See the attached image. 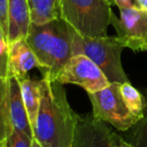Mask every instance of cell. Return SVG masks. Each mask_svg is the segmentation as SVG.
I'll return each instance as SVG.
<instances>
[{
	"label": "cell",
	"mask_w": 147,
	"mask_h": 147,
	"mask_svg": "<svg viewBox=\"0 0 147 147\" xmlns=\"http://www.w3.org/2000/svg\"><path fill=\"white\" fill-rule=\"evenodd\" d=\"M33 137L25 132L11 130L4 141L5 147H32Z\"/></svg>",
	"instance_id": "cell-17"
},
{
	"label": "cell",
	"mask_w": 147,
	"mask_h": 147,
	"mask_svg": "<svg viewBox=\"0 0 147 147\" xmlns=\"http://www.w3.org/2000/svg\"><path fill=\"white\" fill-rule=\"evenodd\" d=\"M114 4L119 9L130 8V7H133V6H136L134 0H114Z\"/></svg>",
	"instance_id": "cell-21"
},
{
	"label": "cell",
	"mask_w": 147,
	"mask_h": 147,
	"mask_svg": "<svg viewBox=\"0 0 147 147\" xmlns=\"http://www.w3.org/2000/svg\"><path fill=\"white\" fill-rule=\"evenodd\" d=\"M56 80L63 85H78L87 93L96 92L110 84L99 66L83 54L72 55L59 72Z\"/></svg>",
	"instance_id": "cell-6"
},
{
	"label": "cell",
	"mask_w": 147,
	"mask_h": 147,
	"mask_svg": "<svg viewBox=\"0 0 147 147\" xmlns=\"http://www.w3.org/2000/svg\"><path fill=\"white\" fill-rule=\"evenodd\" d=\"M75 32L63 18L44 24L31 23L26 41L40 62L42 76L56 80L63 66L73 55Z\"/></svg>",
	"instance_id": "cell-2"
},
{
	"label": "cell",
	"mask_w": 147,
	"mask_h": 147,
	"mask_svg": "<svg viewBox=\"0 0 147 147\" xmlns=\"http://www.w3.org/2000/svg\"><path fill=\"white\" fill-rule=\"evenodd\" d=\"M136 6L147 11V0H134Z\"/></svg>",
	"instance_id": "cell-22"
},
{
	"label": "cell",
	"mask_w": 147,
	"mask_h": 147,
	"mask_svg": "<svg viewBox=\"0 0 147 147\" xmlns=\"http://www.w3.org/2000/svg\"><path fill=\"white\" fill-rule=\"evenodd\" d=\"M8 112L10 129L25 132L33 137V129L22 98L19 80L16 77H8Z\"/></svg>",
	"instance_id": "cell-10"
},
{
	"label": "cell",
	"mask_w": 147,
	"mask_h": 147,
	"mask_svg": "<svg viewBox=\"0 0 147 147\" xmlns=\"http://www.w3.org/2000/svg\"><path fill=\"white\" fill-rule=\"evenodd\" d=\"M121 94L126 106L137 119H141L144 111V96L129 82L121 83Z\"/></svg>",
	"instance_id": "cell-14"
},
{
	"label": "cell",
	"mask_w": 147,
	"mask_h": 147,
	"mask_svg": "<svg viewBox=\"0 0 147 147\" xmlns=\"http://www.w3.org/2000/svg\"><path fill=\"white\" fill-rule=\"evenodd\" d=\"M31 23L28 0H8V43L26 39Z\"/></svg>",
	"instance_id": "cell-11"
},
{
	"label": "cell",
	"mask_w": 147,
	"mask_h": 147,
	"mask_svg": "<svg viewBox=\"0 0 147 147\" xmlns=\"http://www.w3.org/2000/svg\"><path fill=\"white\" fill-rule=\"evenodd\" d=\"M8 51L9 43L0 24V78H8Z\"/></svg>",
	"instance_id": "cell-18"
},
{
	"label": "cell",
	"mask_w": 147,
	"mask_h": 147,
	"mask_svg": "<svg viewBox=\"0 0 147 147\" xmlns=\"http://www.w3.org/2000/svg\"><path fill=\"white\" fill-rule=\"evenodd\" d=\"M113 131L92 114L80 116L72 147H112Z\"/></svg>",
	"instance_id": "cell-8"
},
{
	"label": "cell",
	"mask_w": 147,
	"mask_h": 147,
	"mask_svg": "<svg viewBox=\"0 0 147 147\" xmlns=\"http://www.w3.org/2000/svg\"><path fill=\"white\" fill-rule=\"evenodd\" d=\"M126 133V139L134 147H147V89L144 95L143 116Z\"/></svg>",
	"instance_id": "cell-15"
},
{
	"label": "cell",
	"mask_w": 147,
	"mask_h": 147,
	"mask_svg": "<svg viewBox=\"0 0 147 147\" xmlns=\"http://www.w3.org/2000/svg\"><path fill=\"white\" fill-rule=\"evenodd\" d=\"M0 147H5V144H4V142H2V143H0Z\"/></svg>",
	"instance_id": "cell-25"
},
{
	"label": "cell",
	"mask_w": 147,
	"mask_h": 147,
	"mask_svg": "<svg viewBox=\"0 0 147 147\" xmlns=\"http://www.w3.org/2000/svg\"><path fill=\"white\" fill-rule=\"evenodd\" d=\"M10 130L8 112V78H0V143L5 141Z\"/></svg>",
	"instance_id": "cell-16"
},
{
	"label": "cell",
	"mask_w": 147,
	"mask_h": 147,
	"mask_svg": "<svg viewBox=\"0 0 147 147\" xmlns=\"http://www.w3.org/2000/svg\"><path fill=\"white\" fill-rule=\"evenodd\" d=\"M28 4L33 24H44L61 18L60 0H28Z\"/></svg>",
	"instance_id": "cell-13"
},
{
	"label": "cell",
	"mask_w": 147,
	"mask_h": 147,
	"mask_svg": "<svg viewBox=\"0 0 147 147\" xmlns=\"http://www.w3.org/2000/svg\"><path fill=\"white\" fill-rule=\"evenodd\" d=\"M125 47L117 36L88 37L75 32L72 53L83 54L99 66L110 83L129 82L121 62V53Z\"/></svg>",
	"instance_id": "cell-3"
},
{
	"label": "cell",
	"mask_w": 147,
	"mask_h": 147,
	"mask_svg": "<svg viewBox=\"0 0 147 147\" xmlns=\"http://www.w3.org/2000/svg\"><path fill=\"white\" fill-rule=\"evenodd\" d=\"M120 17L112 12L111 25L115 28L117 38L124 47L134 52L147 50V11L138 6L123 8Z\"/></svg>",
	"instance_id": "cell-7"
},
{
	"label": "cell",
	"mask_w": 147,
	"mask_h": 147,
	"mask_svg": "<svg viewBox=\"0 0 147 147\" xmlns=\"http://www.w3.org/2000/svg\"><path fill=\"white\" fill-rule=\"evenodd\" d=\"M112 147H134L128 141L127 139H124L120 135L113 132L112 136Z\"/></svg>",
	"instance_id": "cell-20"
},
{
	"label": "cell",
	"mask_w": 147,
	"mask_h": 147,
	"mask_svg": "<svg viewBox=\"0 0 147 147\" xmlns=\"http://www.w3.org/2000/svg\"><path fill=\"white\" fill-rule=\"evenodd\" d=\"M121 83L113 82L96 92L87 93L92 105V115L110 124L119 131H127L139 119L128 109L120 89Z\"/></svg>",
	"instance_id": "cell-5"
},
{
	"label": "cell",
	"mask_w": 147,
	"mask_h": 147,
	"mask_svg": "<svg viewBox=\"0 0 147 147\" xmlns=\"http://www.w3.org/2000/svg\"><path fill=\"white\" fill-rule=\"evenodd\" d=\"M61 18L80 35L106 36L111 25V5L105 0H60Z\"/></svg>",
	"instance_id": "cell-4"
},
{
	"label": "cell",
	"mask_w": 147,
	"mask_h": 147,
	"mask_svg": "<svg viewBox=\"0 0 147 147\" xmlns=\"http://www.w3.org/2000/svg\"><path fill=\"white\" fill-rule=\"evenodd\" d=\"M32 147H42L40 145V144H39V142L37 141L36 139H34V138H33V141H32Z\"/></svg>",
	"instance_id": "cell-23"
},
{
	"label": "cell",
	"mask_w": 147,
	"mask_h": 147,
	"mask_svg": "<svg viewBox=\"0 0 147 147\" xmlns=\"http://www.w3.org/2000/svg\"><path fill=\"white\" fill-rule=\"evenodd\" d=\"M0 24L7 37L8 32V0H0Z\"/></svg>",
	"instance_id": "cell-19"
},
{
	"label": "cell",
	"mask_w": 147,
	"mask_h": 147,
	"mask_svg": "<svg viewBox=\"0 0 147 147\" xmlns=\"http://www.w3.org/2000/svg\"><path fill=\"white\" fill-rule=\"evenodd\" d=\"M79 117L68 102L63 84L42 76L33 138L42 147H72Z\"/></svg>",
	"instance_id": "cell-1"
},
{
	"label": "cell",
	"mask_w": 147,
	"mask_h": 147,
	"mask_svg": "<svg viewBox=\"0 0 147 147\" xmlns=\"http://www.w3.org/2000/svg\"><path fill=\"white\" fill-rule=\"evenodd\" d=\"M33 68L41 70V64L26 39H18L9 43L8 77L22 79Z\"/></svg>",
	"instance_id": "cell-9"
},
{
	"label": "cell",
	"mask_w": 147,
	"mask_h": 147,
	"mask_svg": "<svg viewBox=\"0 0 147 147\" xmlns=\"http://www.w3.org/2000/svg\"><path fill=\"white\" fill-rule=\"evenodd\" d=\"M18 80L20 83L24 105L27 111L31 127L33 129L41 102V79L36 80L26 76Z\"/></svg>",
	"instance_id": "cell-12"
},
{
	"label": "cell",
	"mask_w": 147,
	"mask_h": 147,
	"mask_svg": "<svg viewBox=\"0 0 147 147\" xmlns=\"http://www.w3.org/2000/svg\"><path fill=\"white\" fill-rule=\"evenodd\" d=\"M105 1L108 2L110 5H115V4H114V0H105Z\"/></svg>",
	"instance_id": "cell-24"
}]
</instances>
